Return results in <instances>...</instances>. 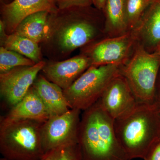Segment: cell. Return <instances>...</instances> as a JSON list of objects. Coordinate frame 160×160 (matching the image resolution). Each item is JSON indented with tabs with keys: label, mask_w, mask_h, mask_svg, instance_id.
I'll list each match as a JSON object with an SVG mask.
<instances>
[{
	"label": "cell",
	"mask_w": 160,
	"mask_h": 160,
	"mask_svg": "<svg viewBox=\"0 0 160 160\" xmlns=\"http://www.w3.org/2000/svg\"><path fill=\"white\" fill-rule=\"evenodd\" d=\"M114 127L129 160L143 159L160 138V114L153 105L138 102L128 114L114 120Z\"/></svg>",
	"instance_id": "3957f363"
},
{
	"label": "cell",
	"mask_w": 160,
	"mask_h": 160,
	"mask_svg": "<svg viewBox=\"0 0 160 160\" xmlns=\"http://www.w3.org/2000/svg\"><path fill=\"white\" fill-rule=\"evenodd\" d=\"M53 151L54 160H82L78 143L66 144Z\"/></svg>",
	"instance_id": "44dd1931"
},
{
	"label": "cell",
	"mask_w": 160,
	"mask_h": 160,
	"mask_svg": "<svg viewBox=\"0 0 160 160\" xmlns=\"http://www.w3.org/2000/svg\"><path fill=\"white\" fill-rule=\"evenodd\" d=\"M49 14L42 11L30 15L20 23L14 32L40 45L45 39Z\"/></svg>",
	"instance_id": "e0dca14e"
},
{
	"label": "cell",
	"mask_w": 160,
	"mask_h": 160,
	"mask_svg": "<svg viewBox=\"0 0 160 160\" xmlns=\"http://www.w3.org/2000/svg\"><path fill=\"white\" fill-rule=\"evenodd\" d=\"M152 0H126V12L129 31L137 25Z\"/></svg>",
	"instance_id": "ffe728a7"
},
{
	"label": "cell",
	"mask_w": 160,
	"mask_h": 160,
	"mask_svg": "<svg viewBox=\"0 0 160 160\" xmlns=\"http://www.w3.org/2000/svg\"><path fill=\"white\" fill-rule=\"evenodd\" d=\"M46 64L42 61L34 66H18L0 74V93L12 107L26 96Z\"/></svg>",
	"instance_id": "9c48e42d"
},
{
	"label": "cell",
	"mask_w": 160,
	"mask_h": 160,
	"mask_svg": "<svg viewBox=\"0 0 160 160\" xmlns=\"http://www.w3.org/2000/svg\"><path fill=\"white\" fill-rule=\"evenodd\" d=\"M137 41L131 31L114 37H104L80 49V53L89 58L91 66L126 64L131 57Z\"/></svg>",
	"instance_id": "52a82bcc"
},
{
	"label": "cell",
	"mask_w": 160,
	"mask_h": 160,
	"mask_svg": "<svg viewBox=\"0 0 160 160\" xmlns=\"http://www.w3.org/2000/svg\"><path fill=\"white\" fill-rule=\"evenodd\" d=\"M55 2L59 9L72 6H92V0H55Z\"/></svg>",
	"instance_id": "7402d4cb"
},
{
	"label": "cell",
	"mask_w": 160,
	"mask_h": 160,
	"mask_svg": "<svg viewBox=\"0 0 160 160\" xmlns=\"http://www.w3.org/2000/svg\"><path fill=\"white\" fill-rule=\"evenodd\" d=\"M104 37L102 11L93 6H72L50 13L40 46L48 60L62 61L77 49Z\"/></svg>",
	"instance_id": "6da1fadb"
},
{
	"label": "cell",
	"mask_w": 160,
	"mask_h": 160,
	"mask_svg": "<svg viewBox=\"0 0 160 160\" xmlns=\"http://www.w3.org/2000/svg\"><path fill=\"white\" fill-rule=\"evenodd\" d=\"M81 111L70 109L64 114L51 117L43 123L42 142L46 154L66 144L78 143Z\"/></svg>",
	"instance_id": "ba28073f"
},
{
	"label": "cell",
	"mask_w": 160,
	"mask_h": 160,
	"mask_svg": "<svg viewBox=\"0 0 160 160\" xmlns=\"http://www.w3.org/2000/svg\"><path fill=\"white\" fill-rule=\"evenodd\" d=\"M35 63L24 56L0 47V74L5 73L18 66H32Z\"/></svg>",
	"instance_id": "d6986e66"
},
{
	"label": "cell",
	"mask_w": 160,
	"mask_h": 160,
	"mask_svg": "<svg viewBox=\"0 0 160 160\" xmlns=\"http://www.w3.org/2000/svg\"><path fill=\"white\" fill-rule=\"evenodd\" d=\"M8 35L5 30L4 23L1 20H0V46H2Z\"/></svg>",
	"instance_id": "d4e9b609"
},
{
	"label": "cell",
	"mask_w": 160,
	"mask_h": 160,
	"mask_svg": "<svg viewBox=\"0 0 160 160\" xmlns=\"http://www.w3.org/2000/svg\"><path fill=\"white\" fill-rule=\"evenodd\" d=\"M42 122L0 120V152L7 160H42L46 157Z\"/></svg>",
	"instance_id": "277c9868"
},
{
	"label": "cell",
	"mask_w": 160,
	"mask_h": 160,
	"mask_svg": "<svg viewBox=\"0 0 160 160\" xmlns=\"http://www.w3.org/2000/svg\"><path fill=\"white\" fill-rule=\"evenodd\" d=\"M155 53H156L157 54L159 55L160 56V47L159 48V49H158V51L156 52H155Z\"/></svg>",
	"instance_id": "f1b7e54d"
},
{
	"label": "cell",
	"mask_w": 160,
	"mask_h": 160,
	"mask_svg": "<svg viewBox=\"0 0 160 160\" xmlns=\"http://www.w3.org/2000/svg\"><path fill=\"white\" fill-rule=\"evenodd\" d=\"M98 102L114 120L128 114L138 103L129 84L120 73L112 80Z\"/></svg>",
	"instance_id": "30bf717a"
},
{
	"label": "cell",
	"mask_w": 160,
	"mask_h": 160,
	"mask_svg": "<svg viewBox=\"0 0 160 160\" xmlns=\"http://www.w3.org/2000/svg\"><path fill=\"white\" fill-rule=\"evenodd\" d=\"M160 69L159 55L148 52L137 43L128 62L120 66V73L138 102L152 105Z\"/></svg>",
	"instance_id": "5b68a950"
},
{
	"label": "cell",
	"mask_w": 160,
	"mask_h": 160,
	"mask_svg": "<svg viewBox=\"0 0 160 160\" xmlns=\"http://www.w3.org/2000/svg\"><path fill=\"white\" fill-rule=\"evenodd\" d=\"M78 144L82 160H129L116 136L114 120L98 101L82 114Z\"/></svg>",
	"instance_id": "7a4b0ae2"
},
{
	"label": "cell",
	"mask_w": 160,
	"mask_h": 160,
	"mask_svg": "<svg viewBox=\"0 0 160 160\" xmlns=\"http://www.w3.org/2000/svg\"><path fill=\"white\" fill-rule=\"evenodd\" d=\"M132 32L137 42L150 53L160 47V0H152Z\"/></svg>",
	"instance_id": "4fadbf2b"
},
{
	"label": "cell",
	"mask_w": 160,
	"mask_h": 160,
	"mask_svg": "<svg viewBox=\"0 0 160 160\" xmlns=\"http://www.w3.org/2000/svg\"><path fill=\"white\" fill-rule=\"evenodd\" d=\"M32 86L48 109L50 117L64 114L70 109L63 89L42 74H38Z\"/></svg>",
	"instance_id": "9a60e30c"
},
{
	"label": "cell",
	"mask_w": 160,
	"mask_h": 160,
	"mask_svg": "<svg viewBox=\"0 0 160 160\" xmlns=\"http://www.w3.org/2000/svg\"><path fill=\"white\" fill-rule=\"evenodd\" d=\"M120 66H91L63 93L70 109L86 110L100 99L108 85L120 73Z\"/></svg>",
	"instance_id": "8992f818"
},
{
	"label": "cell",
	"mask_w": 160,
	"mask_h": 160,
	"mask_svg": "<svg viewBox=\"0 0 160 160\" xmlns=\"http://www.w3.org/2000/svg\"><path fill=\"white\" fill-rule=\"evenodd\" d=\"M54 154L53 150L49 152V153L46 155V157L43 160H54Z\"/></svg>",
	"instance_id": "4316f807"
},
{
	"label": "cell",
	"mask_w": 160,
	"mask_h": 160,
	"mask_svg": "<svg viewBox=\"0 0 160 160\" xmlns=\"http://www.w3.org/2000/svg\"><path fill=\"white\" fill-rule=\"evenodd\" d=\"M152 105L160 114V69L156 84L154 101Z\"/></svg>",
	"instance_id": "cb8c5ba5"
},
{
	"label": "cell",
	"mask_w": 160,
	"mask_h": 160,
	"mask_svg": "<svg viewBox=\"0 0 160 160\" xmlns=\"http://www.w3.org/2000/svg\"><path fill=\"white\" fill-rule=\"evenodd\" d=\"M13 0H0L1 4H9L12 2Z\"/></svg>",
	"instance_id": "83f0119b"
},
{
	"label": "cell",
	"mask_w": 160,
	"mask_h": 160,
	"mask_svg": "<svg viewBox=\"0 0 160 160\" xmlns=\"http://www.w3.org/2000/svg\"><path fill=\"white\" fill-rule=\"evenodd\" d=\"M107 0H92V6L102 11Z\"/></svg>",
	"instance_id": "484cf974"
},
{
	"label": "cell",
	"mask_w": 160,
	"mask_h": 160,
	"mask_svg": "<svg viewBox=\"0 0 160 160\" xmlns=\"http://www.w3.org/2000/svg\"><path fill=\"white\" fill-rule=\"evenodd\" d=\"M91 66L89 58L80 53L62 61L47 60L41 72L49 81L65 90Z\"/></svg>",
	"instance_id": "8fae6325"
},
{
	"label": "cell",
	"mask_w": 160,
	"mask_h": 160,
	"mask_svg": "<svg viewBox=\"0 0 160 160\" xmlns=\"http://www.w3.org/2000/svg\"><path fill=\"white\" fill-rule=\"evenodd\" d=\"M2 46L18 52L35 63L43 61V56L39 44L16 32L8 35Z\"/></svg>",
	"instance_id": "ac0fdd59"
},
{
	"label": "cell",
	"mask_w": 160,
	"mask_h": 160,
	"mask_svg": "<svg viewBox=\"0 0 160 160\" xmlns=\"http://www.w3.org/2000/svg\"><path fill=\"white\" fill-rule=\"evenodd\" d=\"M50 118L48 109L32 86L22 99L1 118L6 121L32 120L45 122Z\"/></svg>",
	"instance_id": "5bb4252c"
},
{
	"label": "cell",
	"mask_w": 160,
	"mask_h": 160,
	"mask_svg": "<svg viewBox=\"0 0 160 160\" xmlns=\"http://www.w3.org/2000/svg\"><path fill=\"white\" fill-rule=\"evenodd\" d=\"M43 159L42 160H43ZM0 160H7L6 159H5V158H1V159H0Z\"/></svg>",
	"instance_id": "f546056e"
},
{
	"label": "cell",
	"mask_w": 160,
	"mask_h": 160,
	"mask_svg": "<svg viewBox=\"0 0 160 160\" xmlns=\"http://www.w3.org/2000/svg\"><path fill=\"white\" fill-rule=\"evenodd\" d=\"M144 160H160V138L150 147Z\"/></svg>",
	"instance_id": "603a6c76"
},
{
	"label": "cell",
	"mask_w": 160,
	"mask_h": 160,
	"mask_svg": "<svg viewBox=\"0 0 160 160\" xmlns=\"http://www.w3.org/2000/svg\"><path fill=\"white\" fill-rule=\"evenodd\" d=\"M58 9L55 0H13L9 4H1V20L9 35L30 15L42 11L52 13Z\"/></svg>",
	"instance_id": "7c38bea8"
},
{
	"label": "cell",
	"mask_w": 160,
	"mask_h": 160,
	"mask_svg": "<svg viewBox=\"0 0 160 160\" xmlns=\"http://www.w3.org/2000/svg\"><path fill=\"white\" fill-rule=\"evenodd\" d=\"M126 0H107L103 10L105 37H114L129 32Z\"/></svg>",
	"instance_id": "2e32d148"
}]
</instances>
